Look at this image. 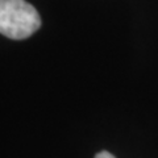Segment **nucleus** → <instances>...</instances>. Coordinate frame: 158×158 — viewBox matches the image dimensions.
<instances>
[{"label": "nucleus", "mask_w": 158, "mask_h": 158, "mask_svg": "<svg viewBox=\"0 0 158 158\" xmlns=\"http://www.w3.org/2000/svg\"><path fill=\"white\" fill-rule=\"evenodd\" d=\"M41 27V19L25 0H0V33L11 40L31 37Z\"/></svg>", "instance_id": "obj_1"}, {"label": "nucleus", "mask_w": 158, "mask_h": 158, "mask_svg": "<svg viewBox=\"0 0 158 158\" xmlns=\"http://www.w3.org/2000/svg\"><path fill=\"white\" fill-rule=\"evenodd\" d=\"M95 158H115V156H112L111 153H108V152H100L95 156Z\"/></svg>", "instance_id": "obj_2"}]
</instances>
